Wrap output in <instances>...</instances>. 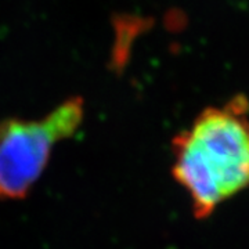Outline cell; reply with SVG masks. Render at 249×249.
<instances>
[{
  "label": "cell",
  "instance_id": "cell-1",
  "mask_svg": "<svg viewBox=\"0 0 249 249\" xmlns=\"http://www.w3.org/2000/svg\"><path fill=\"white\" fill-rule=\"evenodd\" d=\"M172 175L196 219L249 187V106L235 97L204 109L172 142Z\"/></svg>",
  "mask_w": 249,
  "mask_h": 249
},
{
  "label": "cell",
  "instance_id": "cell-2",
  "mask_svg": "<svg viewBox=\"0 0 249 249\" xmlns=\"http://www.w3.org/2000/svg\"><path fill=\"white\" fill-rule=\"evenodd\" d=\"M83 121V100L70 98L40 119L0 122V199H22L46 169L54 147Z\"/></svg>",
  "mask_w": 249,
  "mask_h": 249
}]
</instances>
